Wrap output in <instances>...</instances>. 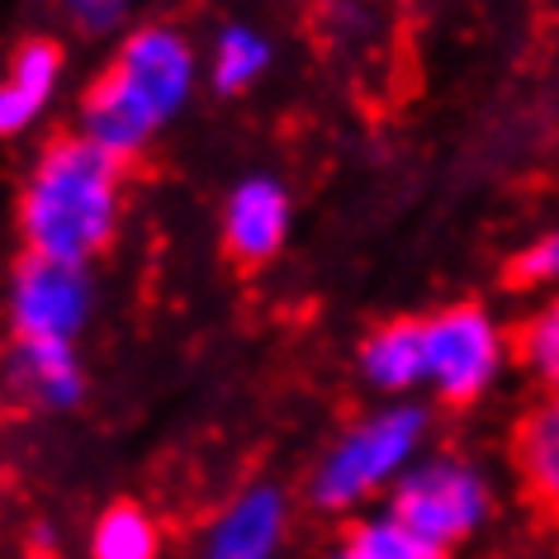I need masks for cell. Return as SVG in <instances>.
I'll use <instances>...</instances> for the list:
<instances>
[{
	"label": "cell",
	"mask_w": 559,
	"mask_h": 559,
	"mask_svg": "<svg viewBox=\"0 0 559 559\" xmlns=\"http://www.w3.org/2000/svg\"><path fill=\"white\" fill-rule=\"evenodd\" d=\"M123 162L95 147L86 133L52 143L34 162L20 194V233L34 257L86 265L119 228Z\"/></svg>",
	"instance_id": "1"
},
{
	"label": "cell",
	"mask_w": 559,
	"mask_h": 559,
	"mask_svg": "<svg viewBox=\"0 0 559 559\" xmlns=\"http://www.w3.org/2000/svg\"><path fill=\"white\" fill-rule=\"evenodd\" d=\"M194 72H200L194 48L176 29L147 24L129 34L109 72L81 100V133L119 162L138 157L186 109Z\"/></svg>",
	"instance_id": "2"
},
{
	"label": "cell",
	"mask_w": 559,
	"mask_h": 559,
	"mask_svg": "<svg viewBox=\"0 0 559 559\" xmlns=\"http://www.w3.org/2000/svg\"><path fill=\"white\" fill-rule=\"evenodd\" d=\"M427 427H431V417L417 403H399V408H380V413L360 417L318 460L313 484H309L313 508L346 512L356 502H366L370 493H380V488L399 484L413 469L417 451H423Z\"/></svg>",
	"instance_id": "3"
},
{
	"label": "cell",
	"mask_w": 559,
	"mask_h": 559,
	"mask_svg": "<svg viewBox=\"0 0 559 559\" xmlns=\"http://www.w3.org/2000/svg\"><path fill=\"white\" fill-rule=\"evenodd\" d=\"M389 516L437 550H451L488 522V484L460 455H437L413 465L389 493Z\"/></svg>",
	"instance_id": "4"
},
{
	"label": "cell",
	"mask_w": 559,
	"mask_h": 559,
	"mask_svg": "<svg viewBox=\"0 0 559 559\" xmlns=\"http://www.w3.org/2000/svg\"><path fill=\"white\" fill-rule=\"evenodd\" d=\"M502 370V332L479 304H451L427 318V384L441 403H474Z\"/></svg>",
	"instance_id": "5"
},
{
	"label": "cell",
	"mask_w": 559,
	"mask_h": 559,
	"mask_svg": "<svg viewBox=\"0 0 559 559\" xmlns=\"http://www.w3.org/2000/svg\"><path fill=\"white\" fill-rule=\"evenodd\" d=\"M91 318V275L86 265L24 257L10 280V328L15 342H76Z\"/></svg>",
	"instance_id": "6"
},
{
	"label": "cell",
	"mask_w": 559,
	"mask_h": 559,
	"mask_svg": "<svg viewBox=\"0 0 559 559\" xmlns=\"http://www.w3.org/2000/svg\"><path fill=\"white\" fill-rule=\"evenodd\" d=\"M285 516V493L275 484H251L214 516L200 559H275Z\"/></svg>",
	"instance_id": "7"
},
{
	"label": "cell",
	"mask_w": 559,
	"mask_h": 559,
	"mask_svg": "<svg viewBox=\"0 0 559 559\" xmlns=\"http://www.w3.org/2000/svg\"><path fill=\"white\" fill-rule=\"evenodd\" d=\"M289 194L271 176H247L223 204V242L242 265H261L285 247Z\"/></svg>",
	"instance_id": "8"
},
{
	"label": "cell",
	"mask_w": 559,
	"mask_h": 559,
	"mask_svg": "<svg viewBox=\"0 0 559 559\" xmlns=\"http://www.w3.org/2000/svg\"><path fill=\"white\" fill-rule=\"evenodd\" d=\"M62 76V48L52 38H24L0 81V133L15 138L44 115Z\"/></svg>",
	"instance_id": "9"
},
{
	"label": "cell",
	"mask_w": 559,
	"mask_h": 559,
	"mask_svg": "<svg viewBox=\"0 0 559 559\" xmlns=\"http://www.w3.org/2000/svg\"><path fill=\"white\" fill-rule=\"evenodd\" d=\"M360 374L380 394L427 384V318H394L360 342Z\"/></svg>",
	"instance_id": "10"
},
{
	"label": "cell",
	"mask_w": 559,
	"mask_h": 559,
	"mask_svg": "<svg viewBox=\"0 0 559 559\" xmlns=\"http://www.w3.org/2000/svg\"><path fill=\"white\" fill-rule=\"evenodd\" d=\"M15 374L44 408H76L86 399V374L72 342H15Z\"/></svg>",
	"instance_id": "11"
},
{
	"label": "cell",
	"mask_w": 559,
	"mask_h": 559,
	"mask_svg": "<svg viewBox=\"0 0 559 559\" xmlns=\"http://www.w3.org/2000/svg\"><path fill=\"white\" fill-rule=\"evenodd\" d=\"M516 465L540 508L559 512V399L540 403L516 431Z\"/></svg>",
	"instance_id": "12"
},
{
	"label": "cell",
	"mask_w": 559,
	"mask_h": 559,
	"mask_svg": "<svg viewBox=\"0 0 559 559\" xmlns=\"http://www.w3.org/2000/svg\"><path fill=\"white\" fill-rule=\"evenodd\" d=\"M265 67H271V44H265V34L251 29V24H228L214 44L209 81H214L218 95H242L265 76Z\"/></svg>",
	"instance_id": "13"
},
{
	"label": "cell",
	"mask_w": 559,
	"mask_h": 559,
	"mask_svg": "<svg viewBox=\"0 0 559 559\" xmlns=\"http://www.w3.org/2000/svg\"><path fill=\"white\" fill-rule=\"evenodd\" d=\"M162 536L147 508L138 502H115L100 512L91 531V559H157Z\"/></svg>",
	"instance_id": "14"
},
{
	"label": "cell",
	"mask_w": 559,
	"mask_h": 559,
	"mask_svg": "<svg viewBox=\"0 0 559 559\" xmlns=\"http://www.w3.org/2000/svg\"><path fill=\"white\" fill-rule=\"evenodd\" d=\"M332 559H445V550L413 536L399 516L384 512V516H366V522H356L346 531Z\"/></svg>",
	"instance_id": "15"
},
{
	"label": "cell",
	"mask_w": 559,
	"mask_h": 559,
	"mask_svg": "<svg viewBox=\"0 0 559 559\" xmlns=\"http://www.w3.org/2000/svg\"><path fill=\"white\" fill-rule=\"evenodd\" d=\"M522 360L540 384H550L559 394V295L531 318L522 332Z\"/></svg>",
	"instance_id": "16"
},
{
	"label": "cell",
	"mask_w": 559,
	"mask_h": 559,
	"mask_svg": "<svg viewBox=\"0 0 559 559\" xmlns=\"http://www.w3.org/2000/svg\"><path fill=\"white\" fill-rule=\"evenodd\" d=\"M508 280L522 289H545L559 285V228L536 237L526 251H516V261L508 265Z\"/></svg>",
	"instance_id": "17"
},
{
	"label": "cell",
	"mask_w": 559,
	"mask_h": 559,
	"mask_svg": "<svg viewBox=\"0 0 559 559\" xmlns=\"http://www.w3.org/2000/svg\"><path fill=\"white\" fill-rule=\"evenodd\" d=\"M67 15H72L86 34H100L109 24L123 20V0H67Z\"/></svg>",
	"instance_id": "18"
},
{
	"label": "cell",
	"mask_w": 559,
	"mask_h": 559,
	"mask_svg": "<svg viewBox=\"0 0 559 559\" xmlns=\"http://www.w3.org/2000/svg\"><path fill=\"white\" fill-rule=\"evenodd\" d=\"M24 559H58L52 550H24Z\"/></svg>",
	"instance_id": "19"
}]
</instances>
